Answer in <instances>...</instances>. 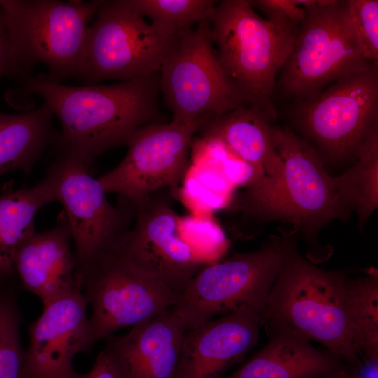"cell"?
<instances>
[{
  "mask_svg": "<svg viewBox=\"0 0 378 378\" xmlns=\"http://www.w3.org/2000/svg\"><path fill=\"white\" fill-rule=\"evenodd\" d=\"M208 120H172L140 127L130 138L122 161L97 179L106 193L115 192L138 206L153 192L181 178L194 134Z\"/></svg>",
  "mask_w": 378,
  "mask_h": 378,
  "instance_id": "obj_13",
  "label": "cell"
},
{
  "mask_svg": "<svg viewBox=\"0 0 378 378\" xmlns=\"http://www.w3.org/2000/svg\"><path fill=\"white\" fill-rule=\"evenodd\" d=\"M349 378H378V360H363L354 367Z\"/></svg>",
  "mask_w": 378,
  "mask_h": 378,
  "instance_id": "obj_31",
  "label": "cell"
},
{
  "mask_svg": "<svg viewBox=\"0 0 378 378\" xmlns=\"http://www.w3.org/2000/svg\"><path fill=\"white\" fill-rule=\"evenodd\" d=\"M160 72L159 90L172 112V121L210 120L249 105L218 60L210 39L209 21L177 36Z\"/></svg>",
  "mask_w": 378,
  "mask_h": 378,
  "instance_id": "obj_9",
  "label": "cell"
},
{
  "mask_svg": "<svg viewBox=\"0 0 378 378\" xmlns=\"http://www.w3.org/2000/svg\"><path fill=\"white\" fill-rule=\"evenodd\" d=\"M80 378H118L111 363L101 351L97 356L90 370Z\"/></svg>",
  "mask_w": 378,
  "mask_h": 378,
  "instance_id": "obj_30",
  "label": "cell"
},
{
  "mask_svg": "<svg viewBox=\"0 0 378 378\" xmlns=\"http://www.w3.org/2000/svg\"><path fill=\"white\" fill-rule=\"evenodd\" d=\"M283 261L266 301L263 324L286 326L353 367L361 361L351 341L349 321L346 271L318 267L299 253L296 233L282 232Z\"/></svg>",
  "mask_w": 378,
  "mask_h": 378,
  "instance_id": "obj_3",
  "label": "cell"
},
{
  "mask_svg": "<svg viewBox=\"0 0 378 378\" xmlns=\"http://www.w3.org/2000/svg\"><path fill=\"white\" fill-rule=\"evenodd\" d=\"M253 8H257L267 19L300 26L305 17V0H255L248 1Z\"/></svg>",
  "mask_w": 378,
  "mask_h": 378,
  "instance_id": "obj_28",
  "label": "cell"
},
{
  "mask_svg": "<svg viewBox=\"0 0 378 378\" xmlns=\"http://www.w3.org/2000/svg\"><path fill=\"white\" fill-rule=\"evenodd\" d=\"M4 76L22 83L29 78L21 68L14 52L0 7V78Z\"/></svg>",
  "mask_w": 378,
  "mask_h": 378,
  "instance_id": "obj_29",
  "label": "cell"
},
{
  "mask_svg": "<svg viewBox=\"0 0 378 378\" xmlns=\"http://www.w3.org/2000/svg\"><path fill=\"white\" fill-rule=\"evenodd\" d=\"M104 1L0 0L4 22L18 61L29 76L44 64L52 82L79 80L88 25Z\"/></svg>",
  "mask_w": 378,
  "mask_h": 378,
  "instance_id": "obj_5",
  "label": "cell"
},
{
  "mask_svg": "<svg viewBox=\"0 0 378 378\" xmlns=\"http://www.w3.org/2000/svg\"><path fill=\"white\" fill-rule=\"evenodd\" d=\"M284 248L283 234H271L256 251L206 265L178 297L173 312L187 330L242 309L262 315L283 261Z\"/></svg>",
  "mask_w": 378,
  "mask_h": 378,
  "instance_id": "obj_7",
  "label": "cell"
},
{
  "mask_svg": "<svg viewBox=\"0 0 378 378\" xmlns=\"http://www.w3.org/2000/svg\"><path fill=\"white\" fill-rule=\"evenodd\" d=\"M71 241L63 211L54 227L43 232L34 230L16 250L13 264L21 286L38 297L43 307L82 285Z\"/></svg>",
  "mask_w": 378,
  "mask_h": 378,
  "instance_id": "obj_18",
  "label": "cell"
},
{
  "mask_svg": "<svg viewBox=\"0 0 378 378\" xmlns=\"http://www.w3.org/2000/svg\"><path fill=\"white\" fill-rule=\"evenodd\" d=\"M46 176L55 202L64 207L74 246L78 276L100 255L112 251L128 231L126 215L112 205L92 169L75 155L57 153Z\"/></svg>",
  "mask_w": 378,
  "mask_h": 378,
  "instance_id": "obj_12",
  "label": "cell"
},
{
  "mask_svg": "<svg viewBox=\"0 0 378 378\" xmlns=\"http://www.w3.org/2000/svg\"><path fill=\"white\" fill-rule=\"evenodd\" d=\"M306 8L293 49L281 70V92L314 97L345 76L369 69L351 27L346 1L317 0Z\"/></svg>",
  "mask_w": 378,
  "mask_h": 378,
  "instance_id": "obj_6",
  "label": "cell"
},
{
  "mask_svg": "<svg viewBox=\"0 0 378 378\" xmlns=\"http://www.w3.org/2000/svg\"><path fill=\"white\" fill-rule=\"evenodd\" d=\"M120 4L151 20L150 24L171 36L210 21L216 1L211 0H118Z\"/></svg>",
  "mask_w": 378,
  "mask_h": 378,
  "instance_id": "obj_25",
  "label": "cell"
},
{
  "mask_svg": "<svg viewBox=\"0 0 378 378\" xmlns=\"http://www.w3.org/2000/svg\"><path fill=\"white\" fill-rule=\"evenodd\" d=\"M91 307L90 348L120 328L153 318L178 296L114 251L96 258L80 276Z\"/></svg>",
  "mask_w": 378,
  "mask_h": 378,
  "instance_id": "obj_11",
  "label": "cell"
},
{
  "mask_svg": "<svg viewBox=\"0 0 378 378\" xmlns=\"http://www.w3.org/2000/svg\"><path fill=\"white\" fill-rule=\"evenodd\" d=\"M274 142L283 166L276 176L263 177L246 186L243 211L261 221L291 223L296 234L309 241L335 219L346 220L350 212L314 147L305 138L277 126Z\"/></svg>",
  "mask_w": 378,
  "mask_h": 378,
  "instance_id": "obj_2",
  "label": "cell"
},
{
  "mask_svg": "<svg viewBox=\"0 0 378 378\" xmlns=\"http://www.w3.org/2000/svg\"><path fill=\"white\" fill-rule=\"evenodd\" d=\"M345 207L358 216L362 229L378 206V131L360 148L353 166L336 176Z\"/></svg>",
  "mask_w": 378,
  "mask_h": 378,
  "instance_id": "obj_24",
  "label": "cell"
},
{
  "mask_svg": "<svg viewBox=\"0 0 378 378\" xmlns=\"http://www.w3.org/2000/svg\"><path fill=\"white\" fill-rule=\"evenodd\" d=\"M53 114L43 104L15 115L0 113V176L13 169L29 174L46 149L54 145L59 132Z\"/></svg>",
  "mask_w": 378,
  "mask_h": 378,
  "instance_id": "obj_22",
  "label": "cell"
},
{
  "mask_svg": "<svg viewBox=\"0 0 378 378\" xmlns=\"http://www.w3.org/2000/svg\"><path fill=\"white\" fill-rule=\"evenodd\" d=\"M23 83L25 91L41 97L60 122L54 152L71 153L92 170L99 155L127 145L132 134L157 115L156 74L80 87L48 80L39 74Z\"/></svg>",
  "mask_w": 378,
  "mask_h": 378,
  "instance_id": "obj_1",
  "label": "cell"
},
{
  "mask_svg": "<svg viewBox=\"0 0 378 378\" xmlns=\"http://www.w3.org/2000/svg\"><path fill=\"white\" fill-rule=\"evenodd\" d=\"M272 120L259 108L241 105L211 118L200 128L206 139L222 144L253 168L251 183L276 176L282 169V160L274 142Z\"/></svg>",
  "mask_w": 378,
  "mask_h": 378,
  "instance_id": "obj_20",
  "label": "cell"
},
{
  "mask_svg": "<svg viewBox=\"0 0 378 378\" xmlns=\"http://www.w3.org/2000/svg\"><path fill=\"white\" fill-rule=\"evenodd\" d=\"M88 31L83 69L78 80L92 85L155 75L177 36L161 31L117 1H104Z\"/></svg>",
  "mask_w": 378,
  "mask_h": 378,
  "instance_id": "obj_10",
  "label": "cell"
},
{
  "mask_svg": "<svg viewBox=\"0 0 378 378\" xmlns=\"http://www.w3.org/2000/svg\"><path fill=\"white\" fill-rule=\"evenodd\" d=\"M348 19L363 57L378 64V1H346Z\"/></svg>",
  "mask_w": 378,
  "mask_h": 378,
  "instance_id": "obj_27",
  "label": "cell"
},
{
  "mask_svg": "<svg viewBox=\"0 0 378 378\" xmlns=\"http://www.w3.org/2000/svg\"><path fill=\"white\" fill-rule=\"evenodd\" d=\"M263 326L267 343L227 378H333L346 370L338 356L288 326L272 321Z\"/></svg>",
  "mask_w": 378,
  "mask_h": 378,
  "instance_id": "obj_19",
  "label": "cell"
},
{
  "mask_svg": "<svg viewBox=\"0 0 378 378\" xmlns=\"http://www.w3.org/2000/svg\"><path fill=\"white\" fill-rule=\"evenodd\" d=\"M349 377H350V372H349L346 370H344L333 378H349Z\"/></svg>",
  "mask_w": 378,
  "mask_h": 378,
  "instance_id": "obj_32",
  "label": "cell"
},
{
  "mask_svg": "<svg viewBox=\"0 0 378 378\" xmlns=\"http://www.w3.org/2000/svg\"><path fill=\"white\" fill-rule=\"evenodd\" d=\"M187 329L172 309L108 336L102 351L118 378H172Z\"/></svg>",
  "mask_w": 378,
  "mask_h": 378,
  "instance_id": "obj_17",
  "label": "cell"
},
{
  "mask_svg": "<svg viewBox=\"0 0 378 378\" xmlns=\"http://www.w3.org/2000/svg\"><path fill=\"white\" fill-rule=\"evenodd\" d=\"M88 303L82 285L43 307L29 326L22 378H80L73 360L90 350Z\"/></svg>",
  "mask_w": 378,
  "mask_h": 378,
  "instance_id": "obj_15",
  "label": "cell"
},
{
  "mask_svg": "<svg viewBox=\"0 0 378 378\" xmlns=\"http://www.w3.org/2000/svg\"><path fill=\"white\" fill-rule=\"evenodd\" d=\"M299 26L263 18L248 1L225 0L215 6L209 36L226 74L238 86L249 105L273 120L275 77L288 57Z\"/></svg>",
  "mask_w": 378,
  "mask_h": 378,
  "instance_id": "obj_4",
  "label": "cell"
},
{
  "mask_svg": "<svg viewBox=\"0 0 378 378\" xmlns=\"http://www.w3.org/2000/svg\"><path fill=\"white\" fill-rule=\"evenodd\" d=\"M13 286L0 284V378H22L25 351L20 341V312Z\"/></svg>",
  "mask_w": 378,
  "mask_h": 378,
  "instance_id": "obj_26",
  "label": "cell"
},
{
  "mask_svg": "<svg viewBox=\"0 0 378 378\" xmlns=\"http://www.w3.org/2000/svg\"><path fill=\"white\" fill-rule=\"evenodd\" d=\"M50 179L46 175L31 187L14 188L7 183L0 193V284L15 274L14 257L22 240L34 230V219L45 206L55 202Z\"/></svg>",
  "mask_w": 378,
  "mask_h": 378,
  "instance_id": "obj_21",
  "label": "cell"
},
{
  "mask_svg": "<svg viewBox=\"0 0 378 378\" xmlns=\"http://www.w3.org/2000/svg\"><path fill=\"white\" fill-rule=\"evenodd\" d=\"M295 120L323 163L356 159L361 146L378 131V64L302 99Z\"/></svg>",
  "mask_w": 378,
  "mask_h": 378,
  "instance_id": "obj_8",
  "label": "cell"
},
{
  "mask_svg": "<svg viewBox=\"0 0 378 378\" xmlns=\"http://www.w3.org/2000/svg\"><path fill=\"white\" fill-rule=\"evenodd\" d=\"M262 315L242 309L186 330L172 378H218L258 342Z\"/></svg>",
  "mask_w": 378,
  "mask_h": 378,
  "instance_id": "obj_16",
  "label": "cell"
},
{
  "mask_svg": "<svg viewBox=\"0 0 378 378\" xmlns=\"http://www.w3.org/2000/svg\"><path fill=\"white\" fill-rule=\"evenodd\" d=\"M346 296L353 346L360 358L378 360V274L347 278Z\"/></svg>",
  "mask_w": 378,
  "mask_h": 378,
  "instance_id": "obj_23",
  "label": "cell"
},
{
  "mask_svg": "<svg viewBox=\"0 0 378 378\" xmlns=\"http://www.w3.org/2000/svg\"><path fill=\"white\" fill-rule=\"evenodd\" d=\"M136 206L133 229L113 251L179 297L207 264L182 237L180 217L169 205L147 198Z\"/></svg>",
  "mask_w": 378,
  "mask_h": 378,
  "instance_id": "obj_14",
  "label": "cell"
}]
</instances>
